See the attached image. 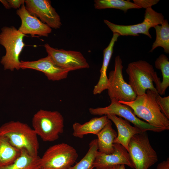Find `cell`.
I'll use <instances>...</instances> for the list:
<instances>
[{"instance_id":"cell-2","label":"cell","mask_w":169,"mask_h":169,"mask_svg":"<svg viewBox=\"0 0 169 169\" xmlns=\"http://www.w3.org/2000/svg\"><path fill=\"white\" fill-rule=\"evenodd\" d=\"M0 135L5 137L18 149L25 150L31 155H38V136L27 124L19 121L6 122L0 127Z\"/></svg>"},{"instance_id":"cell-6","label":"cell","mask_w":169,"mask_h":169,"mask_svg":"<svg viewBox=\"0 0 169 169\" xmlns=\"http://www.w3.org/2000/svg\"><path fill=\"white\" fill-rule=\"evenodd\" d=\"M128 152L135 169H148L158 161L147 131L137 134L132 137Z\"/></svg>"},{"instance_id":"cell-1","label":"cell","mask_w":169,"mask_h":169,"mask_svg":"<svg viewBox=\"0 0 169 169\" xmlns=\"http://www.w3.org/2000/svg\"><path fill=\"white\" fill-rule=\"evenodd\" d=\"M158 94L156 91L148 90L143 95L137 96L134 100L119 102L129 106L137 117L151 125L168 130L169 119L161 112L156 100Z\"/></svg>"},{"instance_id":"cell-26","label":"cell","mask_w":169,"mask_h":169,"mask_svg":"<svg viewBox=\"0 0 169 169\" xmlns=\"http://www.w3.org/2000/svg\"><path fill=\"white\" fill-rule=\"evenodd\" d=\"M156 100L161 112L169 119V96L162 97L158 94Z\"/></svg>"},{"instance_id":"cell-8","label":"cell","mask_w":169,"mask_h":169,"mask_svg":"<svg viewBox=\"0 0 169 169\" xmlns=\"http://www.w3.org/2000/svg\"><path fill=\"white\" fill-rule=\"evenodd\" d=\"M164 19V16L162 13L150 8L146 9L144 20L141 23L125 25L115 24L106 19L104 21L113 33H117L120 36H138L139 34H142L151 38V36L149 32L150 29L161 24Z\"/></svg>"},{"instance_id":"cell-19","label":"cell","mask_w":169,"mask_h":169,"mask_svg":"<svg viewBox=\"0 0 169 169\" xmlns=\"http://www.w3.org/2000/svg\"><path fill=\"white\" fill-rule=\"evenodd\" d=\"M112 125L111 121L109 119L97 135L98 151L106 154H111L115 150L113 142L117 134L112 128Z\"/></svg>"},{"instance_id":"cell-3","label":"cell","mask_w":169,"mask_h":169,"mask_svg":"<svg viewBox=\"0 0 169 169\" xmlns=\"http://www.w3.org/2000/svg\"><path fill=\"white\" fill-rule=\"evenodd\" d=\"M26 36L14 27L4 26L0 33V44L6 50V54L0 63L5 70L13 71L20 68L19 56L25 44L23 38Z\"/></svg>"},{"instance_id":"cell-17","label":"cell","mask_w":169,"mask_h":169,"mask_svg":"<svg viewBox=\"0 0 169 169\" xmlns=\"http://www.w3.org/2000/svg\"><path fill=\"white\" fill-rule=\"evenodd\" d=\"M119 36L117 33H113L108 45L103 50V59L102 65L100 70V78L98 83L95 86L93 91V94L95 95L101 94L108 88L109 81L106 72L113 52L114 45Z\"/></svg>"},{"instance_id":"cell-28","label":"cell","mask_w":169,"mask_h":169,"mask_svg":"<svg viewBox=\"0 0 169 169\" xmlns=\"http://www.w3.org/2000/svg\"><path fill=\"white\" fill-rule=\"evenodd\" d=\"M10 8L17 9L20 8L21 6L25 3L24 0H8Z\"/></svg>"},{"instance_id":"cell-20","label":"cell","mask_w":169,"mask_h":169,"mask_svg":"<svg viewBox=\"0 0 169 169\" xmlns=\"http://www.w3.org/2000/svg\"><path fill=\"white\" fill-rule=\"evenodd\" d=\"M41 157L33 156L25 150H21L19 156L11 164L0 167V169H40Z\"/></svg>"},{"instance_id":"cell-18","label":"cell","mask_w":169,"mask_h":169,"mask_svg":"<svg viewBox=\"0 0 169 169\" xmlns=\"http://www.w3.org/2000/svg\"><path fill=\"white\" fill-rule=\"evenodd\" d=\"M109 119L106 115L93 118L83 124L75 122L73 125V135L83 138L88 134L97 135L108 122Z\"/></svg>"},{"instance_id":"cell-23","label":"cell","mask_w":169,"mask_h":169,"mask_svg":"<svg viewBox=\"0 0 169 169\" xmlns=\"http://www.w3.org/2000/svg\"><path fill=\"white\" fill-rule=\"evenodd\" d=\"M154 28L156 30V37L150 51L152 52L156 48L161 47L164 52L169 53V24L168 20L164 19L161 25H156Z\"/></svg>"},{"instance_id":"cell-27","label":"cell","mask_w":169,"mask_h":169,"mask_svg":"<svg viewBox=\"0 0 169 169\" xmlns=\"http://www.w3.org/2000/svg\"><path fill=\"white\" fill-rule=\"evenodd\" d=\"M133 3L140 7L141 8L146 9L151 8V7L157 4L159 1V0H133Z\"/></svg>"},{"instance_id":"cell-22","label":"cell","mask_w":169,"mask_h":169,"mask_svg":"<svg viewBox=\"0 0 169 169\" xmlns=\"http://www.w3.org/2000/svg\"><path fill=\"white\" fill-rule=\"evenodd\" d=\"M155 65L156 68L161 70L162 77V81H158L156 84V89L159 95H164L169 86V59L166 56L162 54L156 59Z\"/></svg>"},{"instance_id":"cell-11","label":"cell","mask_w":169,"mask_h":169,"mask_svg":"<svg viewBox=\"0 0 169 169\" xmlns=\"http://www.w3.org/2000/svg\"><path fill=\"white\" fill-rule=\"evenodd\" d=\"M44 46L48 55L61 68L70 72L90 67L86 59L79 51L55 49L47 43Z\"/></svg>"},{"instance_id":"cell-21","label":"cell","mask_w":169,"mask_h":169,"mask_svg":"<svg viewBox=\"0 0 169 169\" xmlns=\"http://www.w3.org/2000/svg\"><path fill=\"white\" fill-rule=\"evenodd\" d=\"M20 153L21 150L13 146L5 137L0 135V167L12 164Z\"/></svg>"},{"instance_id":"cell-16","label":"cell","mask_w":169,"mask_h":169,"mask_svg":"<svg viewBox=\"0 0 169 169\" xmlns=\"http://www.w3.org/2000/svg\"><path fill=\"white\" fill-rule=\"evenodd\" d=\"M107 116L108 119L114 123L118 131V134L114 141V143L121 145L128 151L129 144L132 137L135 134L144 131L131 125L127 120L120 117L114 115Z\"/></svg>"},{"instance_id":"cell-25","label":"cell","mask_w":169,"mask_h":169,"mask_svg":"<svg viewBox=\"0 0 169 169\" xmlns=\"http://www.w3.org/2000/svg\"><path fill=\"white\" fill-rule=\"evenodd\" d=\"M98 151L97 139L92 140L89 145V149L84 156L74 166L68 169H92L97 152Z\"/></svg>"},{"instance_id":"cell-31","label":"cell","mask_w":169,"mask_h":169,"mask_svg":"<svg viewBox=\"0 0 169 169\" xmlns=\"http://www.w3.org/2000/svg\"><path fill=\"white\" fill-rule=\"evenodd\" d=\"M115 169H125V165H120L116 166Z\"/></svg>"},{"instance_id":"cell-30","label":"cell","mask_w":169,"mask_h":169,"mask_svg":"<svg viewBox=\"0 0 169 169\" xmlns=\"http://www.w3.org/2000/svg\"><path fill=\"white\" fill-rule=\"evenodd\" d=\"M0 2L6 9H9L11 8L9 3L8 0H0Z\"/></svg>"},{"instance_id":"cell-24","label":"cell","mask_w":169,"mask_h":169,"mask_svg":"<svg viewBox=\"0 0 169 169\" xmlns=\"http://www.w3.org/2000/svg\"><path fill=\"white\" fill-rule=\"evenodd\" d=\"M94 2V7L97 9L114 8L125 13L130 9L141 8L133 3L128 0H95Z\"/></svg>"},{"instance_id":"cell-14","label":"cell","mask_w":169,"mask_h":169,"mask_svg":"<svg viewBox=\"0 0 169 169\" xmlns=\"http://www.w3.org/2000/svg\"><path fill=\"white\" fill-rule=\"evenodd\" d=\"M20 68L36 70L44 73L48 80L59 81L66 78L70 72L58 66L49 55L34 61H20Z\"/></svg>"},{"instance_id":"cell-12","label":"cell","mask_w":169,"mask_h":169,"mask_svg":"<svg viewBox=\"0 0 169 169\" xmlns=\"http://www.w3.org/2000/svg\"><path fill=\"white\" fill-rule=\"evenodd\" d=\"M25 8L31 14L51 28H59L62 25L60 16L49 0H26Z\"/></svg>"},{"instance_id":"cell-15","label":"cell","mask_w":169,"mask_h":169,"mask_svg":"<svg viewBox=\"0 0 169 169\" xmlns=\"http://www.w3.org/2000/svg\"><path fill=\"white\" fill-rule=\"evenodd\" d=\"M16 13L21 21V25L18 30L22 33L25 35L29 34L32 37L36 35L48 37L51 33V28L29 13L24 4L17 10Z\"/></svg>"},{"instance_id":"cell-4","label":"cell","mask_w":169,"mask_h":169,"mask_svg":"<svg viewBox=\"0 0 169 169\" xmlns=\"http://www.w3.org/2000/svg\"><path fill=\"white\" fill-rule=\"evenodd\" d=\"M32 125L37 136L43 141L52 142L58 139L63 133L64 119L58 111L40 109L33 115Z\"/></svg>"},{"instance_id":"cell-9","label":"cell","mask_w":169,"mask_h":169,"mask_svg":"<svg viewBox=\"0 0 169 169\" xmlns=\"http://www.w3.org/2000/svg\"><path fill=\"white\" fill-rule=\"evenodd\" d=\"M110 100L111 103L109 105L103 107L90 108L89 109V112L93 115H114L118 116L131 123L143 131L160 132L166 130L164 128L151 125L141 120L134 114L132 109L128 106L120 103L115 99Z\"/></svg>"},{"instance_id":"cell-5","label":"cell","mask_w":169,"mask_h":169,"mask_svg":"<svg viewBox=\"0 0 169 169\" xmlns=\"http://www.w3.org/2000/svg\"><path fill=\"white\" fill-rule=\"evenodd\" d=\"M126 71L129 76V84L137 96L143 95L148 90L157 92L153 82L158 76L148 62L139 60L131 62Z\"/></svg>"},{"instance_id":"cell-7","label":"cell","mask_w":169,"mask_h":169,"mask_svg":"<svg viewBox=\"0 0 169 169\" xmlns=\"http://www.w3.org/2000/svg\"><path fill=\"white\" fill-rule=\"evenodd\" d=\"M78 156L75 149L64 143L50 146L41 157L40 169H68Z\"/></svg>"},{"instance_id":"cell-32","label":"cell","mask_w":169,"mask_h":169,"mask_svg":"<svg viewBox=\"0 0 169 169\" xmlns=\"http://www.w3.org/2000/svg\"><path fill=\"white\" fill-rule=\"evenodd\" d=\"M115 167H116V166H113L110 168L108 169H115Z\"/></svg>"},{"instance_id":"cell-29","label":"cell","mask_w":169,"mask_h":169,"mask_svg":"<svg viewBox=\"0 0 169 169\" xmlns=\"http://www.w3.org/2000/svg\"><path fill=\"white\" fill-rule=\"evenodd\" d=\"M156 169H169V158L159 163Z\"/></svg>"},{"instance_id":"cell-10","label":"cell","mask_w":169,"mask_h":169,"mask_svg":"<svg viewBox=\"0 0 169 169\" xmlns=\"http://www.w3.org/2000/svg\"><path fill=\"white\" fill-rule=\"evenodd\" d=\"M122 61L119 55L115 60L114 70L109 74V86L107 89L110 99L118 101L130 102L134 100L137 95L131 86L125 80L123 75Z\"/></svg>"},{"instance_id":"cell-13","label":"cell","mask_w":169,"mask_h":169,"mask_svg":"<svg viewBox=\"0 0 169 169\" xmlns=\"http://www.w3.org/2000/svg\"><path fill=\"white\" fill-rule=\"evenodd\" d=\"M114 151L110 154H106L99 151L96 152L93 163L96 169H108L120 165H127L135 169L127 150L122 145L114 144Z\"/></svg>"}]
</instances>
